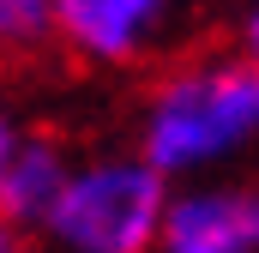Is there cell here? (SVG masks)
Listing matches in <instances>:
<instances>
[{
	"instance_id": "cell-1",
	"label": "cell",
	"mask_w": 259,
	"mask_h": 253,
	"mask_svg": "<svg viewBox=\"0 0 259 253\" xmlns=\"http://www.w3.org/2000/svg\"><path fill=\"white\" fill-rule=\"evenodd\" d=\"M133 145L169 181L241 169L259 151V66L241 49L169 66L139 103Z\"/></svg>"
},
{
	"instance_id": "cell-2",
	"label": "cell",
	"mask_w": 259,
	"mask_h": 253,
	"mask_svg": "<svg viewBox=\"0 0 259 253\" xmlns=\"http://www.w3.org/2000/svg\"><path fill=\"white\" fill-rule=\"evenodd\" d=\"M169 193H175V181L139 145L97 151V157L72 163L36 241L49 253H157Z\"/></svg>"
},
{
	"instance_id": "cell-3",
	"label": "cell",
	"mask_w": 259,
	"mask_h": 253,
	"mask_svg": "<svg viewBox=\"0 0 259 253\" xmlns=\"http://www.w3.org/2000/svg\"><path fill=\"white\" fill-rule=\"evenodd\" d=\"M175 0H55V43L72 61L121 72L163 49Z\"/></svg>"
},
{
	"instance_id": "cell-4",
	"label": "cell",
	"mask_w": 259,
	"mask_h": 253,
	"mask_svg": "<svg viewBox=\"0 0 259 253\" xmlns=\"http://www.w3.org/2000/svg\"><path fill=\"white\" fill-rule=\"evenodd\" d=\"M157 253H259V181L235 175L175 181Z\"/></svg>"
},
{
	"instance_id": "cell-5",
	"label": "cell",
	"mask_w": 259,
	"mask_h": 253,
	"mask_svg": "<svg viewBox=\"0 0 259 253\" xmlns=\"http://www.w3.org/2000/svg\"><path fill=\"white\" fill-rule=\"evenodd\" d=\"M72 151H66L55 133H24L12 163H6V181H0V217H12L18 229H42V217L55 211L66 175H72Z\"/></svg>"
},
{
	"instance_id": "cell-6",
	"label": "cell",
	"mask_w": 259,
	"mask_h": 253,
	"mask_svg": "<svg viewBox=\"0 0 259 253\" xmlns=\"http://www.w3.org/2000/svg\"><path fill=\"white\" fill-rule=\"evenodd\" d=\"M55 43V0H0V61Z\"/></svg>"
},
{
	"instance_id": "cell-7",
	"label": "cell",
	"mask_w": 259,
	"mask_h": 253,
	"mask_svg": "<svg viewBox=\"0 0 259 253\" xmlns=\"http://www.w3.org/2000/svg\"><path fill=\"white\" fill-rule=\"evenodd\" d=\"M235 49L259 66V0H247V6H241V18H235Z\"/></svg>"
},
{
	"instance_id": "cell-8",
	"label": "cell",
	"mask_w": 259,
	"mask_h": 253,
	"mask_svg": "<svg viewBox=\"0 0 259 253\" xmlns=\"http://www.w3.org/2000/svg\"><path fill=\"white\" fill-rule=\"evenodd\" d=\"M18 139H24V126H18V115H12V109L0 103V181H6V163H12Z\"/></svg>"
},
{
	"instance_id": "cell-9",
	"label": "cell",
	"mask_w": 259,
	"mask_h": 253,
	"mask_svg": "<svg viewBox=\"0 0 259 253\" xmlns=\"http://www.w3.org/2000/svg\"><path fill=\"white\" fill-rule=\"evenodd\" d=\"M0 253H30V229H18L12 217H0Z\"/></svg>"
}]
</instances>
